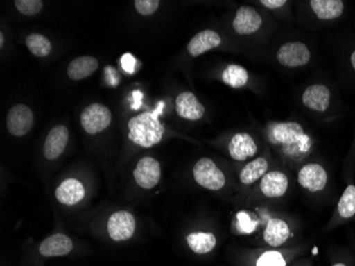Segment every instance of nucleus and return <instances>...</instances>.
I'll return each mask as SVG.
<instances>
[{
    "instance_id": "16",
    "label": "nucleus",
    "mask_w": 355,
    "mask_h": 266,
    "mask_svg": "<svg viewBox=\"0 0 355 266\" xmlns=\"http://www.w3.org/2000/svg\"><path fill=\"white\" fill-rule=\"evenodd\" d=\"M230 157L235 161H245L257 153V146L248 133H236L228 146Z\"/></svg>"
},
{
    "instance_id": "14",
    "label": "nucleus",
    "mask_w": 355,
    "mask_h": 266,
    "mask_svg": "<svg viewBox=\"0 0 355 266\" xmlns=\"http://www.w3.org/2000/svg\"><path fill=\"white\" fill-rule=\"evenodd\" d=\"M175 111L178 115L189 121H198L205 115V109L199 103L195 94L183 92L175 99Z\"/></svg>"
},
{
    "instance_id": "21",
    "label": "nucleus",
    "mask_w": 355,
    "mask_h": 266,
    "mask_svg": "<svg viewBox=\"0 0 355 266\" xmlns=\"http://www.w3.org/2000/svg\"><path fill=\"white\" fill-rule=\"evenodd\" d=\"M310 5L317 17L322 21L338 19L345 8L342 0H312Z\"/></svg>"
},
{
    "instance_id": "9",
    "label": "nucleus",
    "mask_w": 355,
    "mask_h": 266,
    "mask_svg": "<svg viewBox=\"0 0 355 266\" xmlns=\"http://www.w3.org/2000/svg\"><path fill=\"white\" fill-rule=\"evenodd\" d=\"M33 126V114L29 107L16 105L10 109L7 116V128L14 137H24Z\"/></svg>"
},
{
    "instance_id": "26",
    "label": "nucleus",
    "mask_w": 355,
    "mask_h": 266,
    "mask_svg": "<svg viewBox=\"0 0 355 266\" xmlns=\"http://www.w3.org/2000/svg\"><path fill=\"white\" fill-rule=\"evenodd\" d=\"M338 213L343 219H350L355 215V185H348L345 190L338 203Z\"/></svg>"
},
{
    "instance_id": "18",
    "label": "nucleus",
    "mask_w": 355,
    "mask_h": 266,
    "mask_svg": "<svg viewBox=\"0 0 355 266\" xmlns=\"http://www.w3.org/2000/svg\"><path fill=\"white\" fill-rule=\"evenodd\" d=\"M288 179L281 172H270L262 178L261 191L266 197H282L288 189Z\"/></svg>"
},
{
    "instance_id": "5",
    "label": "nucleus",
    "mask_w": 355,
    "mask_h": 266,
    "mask_svg": "<svg viewBox=\"0 0 355 266\" xmlns=\"http://www.w3.org/2000/svg\"><path fill=\"white\" fill-rule=\"evenodd\" d=\"M80 121L87 133L96 135L109 127L112 121L111 111L101 103H93L83 110Z\"/></svg>"
},
{
    "instance_id": "23",
    "label": "nucleus",
    "mask_w": 355,
    "mask_h": 266,
    "mask_svg": "<svg viewBox=\"0 0 355 266\" xmlns=\"http://www.w3.org/2000/svg\"><path fill=\"white\" fill-rule=\"evenodd\" d=\"M268 169V162L265 158H257L243 167L239 174V179L245 185H253L260 178L266 175Z\"/></svg>"
},
{
    "instance_id": "6",
    "label": "nucleus",
    "mask_w": 355,
    "mask_h": 266,
    "mask_svg": "<svg viewBox=\"0 0 355 266\" xmlns=\"http://www.w3.org/2000/svg\"><path fill=\"white\" fill-rule=\"evenodd\" d=\"M162 176L161 165L157 159L153 157H144L137 162L133 171V177L139 188L144 190H153L159 185Z\"/></svg>"
},
{
    "instance_id": "25",
    "label": "nucleus",
    "mask_w": 355,
    "mask_h": 266,
    "mask_svg": "<svg viewBox=\"0 0 355 266\" xmlns=\"http://www.w3.org/2000/svg\"><path fill=\"white\" fill-rule=\"evenodd\" d=\"M26 45L32 55L43 58L49 55L51 51V43L45 35L39 33H32L26 39Z\"/></svg>"
},
{
    "instance_id": "35",
    "label": "nucleus",
    "mask_w": 355,
    "mask_h": 266,
    "mask_svg": "<svg viewBox=\"0 0 355 266\" xmlns=\"http://www.w3.org/2000/svg\"><path fill=\"white\" fill-rule=\"evenodd\" d=\"M351 64H352L353 69H355V51H353L352 55H351Z\"/></svg>"
},
{
    "instance_id": "28",
    "label": "nucleus",
    "mask_w": 355,
    "mask_h": 266,
    "mask_svg": "<svg viewBox=\"0 0 355 266\" xmlns=\"http://www.w3.org/2000/svg\"><path fill=\"white\" fill-rule=\"evenodd\" d=\"M14 3L16 9L27 16L37 15L43 8V1L41 0H15Z\"/></svg>"
},
{
    "instance_id": "33",
    "label": "nucleus",
    "mask_w": 355,
    "mask_h": 266,
    "mask_svg": "<svg viewBox=\"0 0 355 266\" xmlns=\"http://www.w3.org/2000/svg\"><path fill=\"white\" fill-rule=\"evenodd\" d=\"M107 69L110 71L107 72V69H105V75H107V81L110 82V85H111L112 87H116L119 83V75H115V74H116V71H115L113 67H111V66H109Z\"/></svg>"
},
{
    "instance_id": "27",
    "label": "nucleus",
    "mask_w": 355,
    "mask_h": 266,
    "mask_svg": "<svg viewBox=\"0 0 355 266\" xmlns=\"http://www.w3.org/2000/svg\"><path fill=\"white\" fill-rule=\"evenodd\" d=\"M235 227L241 235H251L259 226V221L253 214L248 211H239L235 215Z\"/></svg>"
},
{
    "instance_id": "11",
    "label": "nucleus",
    "mask_w": 355,
    "mask_h": 266,
    "mask_svg": "<svg viewBox=\"0 0 355 266\" xmlns=\"http://www.w3.org/2000/svg\"><path fill=\"white\" fill-rule=\"evenodd\" d=\"M55 196V199L62 205L67 207L78 205L85 199V185L76 178H67L58 185Z\"/></svg>"
},
{
    "instance_id": "13",
    "label": "nucleus",
    "mask_w": 355,
    "mask_h": 266,
    "mask_svg": "<svg viewBox=\"0 0 355 266\" xmlns=\"http://www.w3.org/2000/svg\"><path fill=\"white\" fill-rule=\"evenodd\" d=\"M262 23V16L259 14V12L249 6H243L237 10L233 21V28L239 35H252L260 29Z\"/></svg>"
},
{
    "instance_id": "34",
    "label": "nucleus",
    "mask_w": 355,
    "mask_h": 266,
    "mask_svg": "<svg viewBox=\"0 0 355 266\" xmlns=\"http://www.w3.org/2000/svg\"><path fill=\"white\" fill-rule=\"evenodd\" d=\"M3 44H5V37H3V32H0V47H3Z\"/></svg>"
},
{
    "instance_id": "12",
    "label": "nucleus",
    "mask_w": 355,
    "mask_h": 266,
    "mask_svg": "<svg viewBox=\"0 0 355 266\" xmlns=\"http://www.w3.org/2000/svg\"><path fill=\"white\" fill-rule=\"evenodd\" d=\"M69 131L65 126L53 127L46 137L44 144V157L49 161L57 160L67 148Z\"/></svg>"
},
{
    "instance_id": "3",
    "label": "nucleus",
    "mask_w": 355,
    "mask_h": 266,
    "mask_svg": "<svg viewBox=\"0 0 355 266\" xmlns=\"http://www.w3.org/2000/svg\"><path fill=\"white\" fill-rule=\"evenodd\" d=\"M193 179L209 191H219L225 185V176L209 158L199 160L193 169Z\"/></svg>"
},
{
    "instance_id": "30",
    "label": "nucleus",
    "mask_w": 355,
    "mask_h": 266,
    "mask_svg": "<svg viewBox=\"0 0 355 266\" xmlns=\"http://www.w3.org/2000/svg\"><path fill=\"white\" fill-rule=\"evenodd\" d=\"M135 6L141 15L148 16L159 9V0H135Z\"/></svg>"
},
{
    "instance_id": "8",
    "label": "nucleus",
    "mask_w": 355,
    "mask_h": 266,
    "mask_svg": "<svg viewBox=\"0 0 355 266\" xmlns=\"http://www.w3.org/2000/svg\"><path fill=\"white\" fill-rule=\"evenodd\" d=\"M279 63L286 67H300L306 65L311 60L308 46L301 42H291L281 46L277 53Z\"/></svg>"
},
{
    "instance_id": "22",
    "label": "nucleus",
    "mask_w": 355,
    "mask_h": 266,
    "mask_svg": "<svg viewBox=\"0 0 355 266\" xmlns=\"http://www.w3.org/2000/svg\"><path fill=\"white\" fill-rule=\"evenodd\" d=\"M98 69V61L92 56H83L71 62L67 75L71 80H83L89 77Z\"/></svg>"
},
{
    "instance_id": "17",
    "label": "nucleus",
    "mask_w": 355,
    "mask_h": 266,
    "mask_svg": "<svg viewBox=\"0 0 355 266\" xmlns=\"http://www.w3.org/2000/svg\"><path fill=\"white\" fill-rule=\"evenodd\" d=\"M220 44L221 38L217 32L209 29L203 30L189 41L187 51L191 57H198L211 49L218 47Z\"/></svg>"
},
{
    "instance_id": "36",
    "label": "nucleus",
    "mask_w": 355,
    "mask_h": 266,
    "mask_svg": "<svg viewBox=\"0 0 355 266\" xmlns=\"http://www.w3.org/2000/svg\"><path fill=\"white\" fill-rule=\"evenodd\" d=\"M333 266H347L346 264H344V263H336V264H334V265Z\"/></svg>"
},
{
    "instance_id": "10",
    "label": "nucleus",
    "mask_w": 355,
    "mask_h": 266,
    "mask_svg": "<svg viewBox=\"0 0 355 266\" xmlns=\"http://www.w3.org/2000/svg\"><path fill=\"white\" fill-rule=\"evenodd\" d=\"M298 182L301 187L310 192H319L328 183V174L324 166L311 163L303 166L298 174Z\"/></svg>"
},
{
    "instance_id": "32",
    "label": "nucleus",
    "mask_w": 355,
    "mask_h": 266,
    "mask_svg": "<svg viewBox=\"0 0 355 266\" xmlns=\"http://www.w3.org/2000/svg\"><path fill=\"white\" fill-rule=\"evenodd\" d=\"M261 3L268 9L275 10L282 8L283 6L286 5L287 1L286 0H262Z\"/></svg>"
},
{
    "instance_id": "31",
    "label": "nucleus",
    "mask_w": 355,
    "mask_h": 266,
    "mask_svg": "<svg viewBox=\"0 0 355 266\" xmlns=\"http://www.w3.org/2000/svg\"><path fill=\"white\" fill-rule=\"evenodd\" d=\"M121 67L128 74H133L137 66V59L131 53H123L121 59Z\"/></svg>"
},
{
    "instance_id": "29",
    "label": "nucleus",
    "mask_w": 355,
    "mask_h": 266,
    "mask_svg": "<svg viewBox=\"0 0 355 266\" xmlns=\"http://www.w3.org/2000/svg\"><path fill=\"white\" fill-rule=\"evenodd\" d=\"M257 266H286V261L278 251H266L257 259Z\"/></svg>"
},
{
    "instance_id": "7",
    "label": "nucleus",
    "mask_w": 355,
    "mask_h": 266,
    "mask_svg": "<svg viewBox=\"0 0 355 266\" xmlns=\"http://www.w3.org/2000/svg\"><path fill=\"white\" fill-rule=\"evenodd\" d=\"M75 244L73 240L65 233H55L49 235L41 242L37 248V253L46 259L51 258L67 257L73 253Z\"/></svg>"
},
{
    "instance_id": "19",
    "label": "nucleus",
    "mask_w": 355,
    "mask_h": 266,
    "mask_svg": "<svg viewBox=\"0 0 355 266\" xmlns=\"http://www.w3.org/2000/svg\"><path fill=\"white\" fill-rule=\"evenodd\" d=\"M291 235L288 225L283 219H270L264 231V240L268 245L279 247L288 240Z\"/></svg>"
},
{
    "instance_id": "1",
    "label": "nucleus",
    "mask_w": 355,
    "mask_h": 266,
    "mask_svg": "<svg viewBox=\"0 0 355 266\" xmlns=\"http://www.w3.org/2000/svg\"><path fill=\"white\" fill-rule=\"evenodd\" d=\"M159 108L153 112H144L128 123V138L135 145L150 148L162 141L165 128L159 119Z\"/></svg>"
},
{
    "instance_id": "24",
    "label": "nucleus",
    "mask_w": 355,
    "mask_h": 266,
    "mask_svg": "<svg viewBox=\"0 0 355 266\" xmlns=\"http://www.w3.org/2000/svg\"><path fill=\"white\" fill-rule=\"evenodd\" d=\"M223 81L229 87L239 89L245 87L248 82V72L243 66L231 64L223 71Z\"/></svg>"
},
{
    "instance_id": "20",
    "label": "nucleus",
    "mask_w": 355,
    "mask_h": 266,
    "mask_svg": "<svg viewBox=\"0 0 355 266\" xmlns=\"http://www.w3.org/2000/svg\"><path fill=\"white\" fill-rule=\"evenodd\" d=\"M187 246L193 253L207 255L216 247V237L212 232H191L187 238Z\"/></svg>"
},
{
    "instance_id": "4",
    "label": "nucleus",
    "mask_w": 355,
    "mask_h": 266,
    "mask_svg": "<svg viewBox=\"0 0 355 266\" xmlns=\"http://www.w3.org/2000/svg\"><path fill=\"white\" fill-rule=\"evenodd\" d=\"M137 229L135 215L125 210L114 212L107 223L110 239L114 242H127L132 239Z\"/></svg>"
},
{
    "instance_id": "2",
    "label": "nucleus",
    "mask_w": 355,
    "mask_h": 266,
    "mask_svg": "<svg viewBox=\"0 0 355 266\" xmlns=\"http://www.w3.org/2000/svg\"><path fill=\"white\" fill-rule=\"evenodd\" d=\"M271 141L282 144L287 148L296 147L297 153H304L310 148L309 138L304 135V130L300 124L295 122L279 123L273 126L270 132Z\"/></svg>"
},
{
    "instance_id": "15",
    "label": "nucleus",
    "mask_w": 355,
    "mask_h": 266,
    "mask_svg": "<svg viewBox=\"0 0 355 266\" xmlns=\"http://www.w3.org/2000/svg\"><path fill=\"white\" fill-rule=\"evenodd\" d=\"M302 101L309 109L324 112L330 106V89L324 85H311L303 93Z\"/></svg>"
}]
</instances>
